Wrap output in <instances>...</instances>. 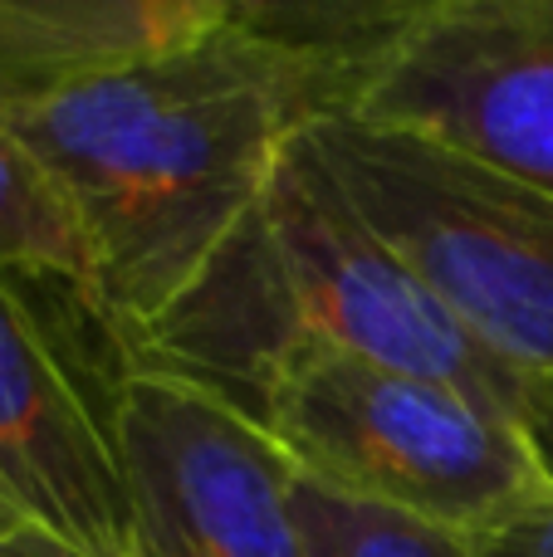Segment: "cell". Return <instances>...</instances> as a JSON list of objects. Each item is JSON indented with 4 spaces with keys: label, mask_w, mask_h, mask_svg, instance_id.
I'll return each mask as SVG.
<instances>
[{
    "label": "cell",
    "mask_w": 553,
    "mask_h": 557,
    "mask_svg": "<svg viewBox=\"0 0 553 557\" xmlns=\"http://www.w3.org/2000/svg\"><path fill=\"white\" fill-rule=\"evenodd\" d=\"M0 270L74 298V308L98 333L103 274H98L94 240L54 172L5 123H0Z\"/></svg>",
    "instance_id": "cell-9"
},
{
    "label": "cell",
    "mask_w": 553,
    "mask_h": 557,
    "mask_svg": "<svg viewBox=\"0 0 553 557\" xmlns=\"http://www.w3.org/2000/svg\"><path fill=\"white\" fill-rule=\"evenodd\" d=\"M329 103V59L241 25L182 54L0 94V123L54 172L94 240L113 362L221 260Z\"/></svg>",
    "instance_id": "cell-1"
},
{
    "label": "cell",
    "mask_w": 553,
    "mask_h": 557,
    "mask_svg": "<svg viewBox=\"0 0 553 557\" xmlns=\"http://www.w3.org/2000/svg\"><path fill=\"white\" fill-rule=\"evenodd\" d=\"M431 5H441V0H284L280 10L241 29L274 39V45L304 49V54H319L329 64H343V59H358L362 49L397 35L402 25L427 15Z\"/></svg>",
    "instance_id": "cell-11"
},
{
    "label": "cell",
    "mask_w": 553,
    "mask_h": 557,
    "mask_svg": "<svg viewBox=\"0 0 553 557\" xmlns=\"http://www.w3.org/2000/svg\"><path fill=\"white\" fill-rule=\"evenodd\" d=\"M284 0H231V15H235V25H250V20H260V15H270V10H280Z\"/></svg>",
    "instance_id": "cell-15"
},
{
    "label": "cell",
    "mask_w": 553,
    "mask_h": 557,
    "mask_svg": "<svg viewBox=\"0 0 553 557\" xmlns=\"http://www.w3.org/2000/svg\"><path fill=\"white\" fill-rule=\"evenodd\" d=\"M231 25V0H0V94L182 54Z\"/></svg>",
    "instance_id": "cell-8"
},
{
    "label": "cell",
    "mask_w": 553,
    "mask_h": 557,
    "mask_svg": "<svg viewBox=\"0 0 553 557\" xmlns=\"http://www.w3.org/2000/svg\"><path fill=\"white\" fill-rule=\"evenodd\" d=\"M255 231L294 343H323L392 372L456 386L525 425L539 386L470 337L427 278L343 201L304 133L265 186Z\"/></svg>",
    "instance_id": "cell-4"
},
{
    "label": "cell",
    "mask_w": 553,
    "mask_h": 557,
    "mask_svg": "<svg viewBox=\"0 0 553 557\" xmlns=\"http://www.w3.org/2000/svg\"><path fill=\"white\" fill-rule=\"evenodd\" d=\"M35 288L0 270V519L84 557H143L108 386L49 323Z\"/></svg>",
    "instance_id": "cell-7"
},
{
    "label": "cell",
    "mask_w": 553,
    "mask_h": 557,
    "mask_svg": "<svg viewBox=\"0 0 553 557\" xmlns=\"http://www.w3.org/2000/svg\"><path fill=\"white\" fill-rule=\"evenodd\" d=\"M294 513L309 539V557H470V539L427 519L353 499L294 470Z\"/></svg>",
    "instance_id": "cell-10"
},
{
    "label": "cell",
    "mask_w": 553,
    "mask_h": 557,
    "mask_svg": "<svg viewBox=\"0 0 553 557\" xmlns=\"http://www.w3.org/2000/svg\"><path fill=\"white\" fill-rule=\"evenodd\" d=\"M470 557H553V499L470 539Z\"/></svg>",
    "instance_id": "cell-12"
},
{
    "label": "cell",
    "mask_w": 553,
    "mask_h": 557,
    "mask_svg": "<svg viewBox=\"0 0 553 557\" xmlns=\"http://www.w3.org/2000/svg\"><path fill=\"white\" fill-rule=\"evenodd\" d=\"M255 421L299 474L460 539L553 499L519 421L323 343H299L274 367Z\"/></svg>",
    "instance_id": "cell-2"
},
{
    "label": "cell",
    "mask_w": 553,
    "mask_h": 557,
    "mask_svg": "<svg viewBox=\"0 0 553 557\" xmlns=\"http://www.w3.org/2000/svg\"><path fill=\"white\" fill-rule=\"evenodd\" d=\"M143 557H309L294 460L206 386L147 367L108 376Z\"/></svg>",
    "instance_id": "cell-6"
},
{
    "label": "cell",
    "mask_w": 553,
    "mask_h": 557,
    "mask_svg": "<svg viewBox=\"0 0 553 557\" xmlns=\"http://www.w3.org/2000/svg\"><path fill=\"white\" fill-rule=\"evenodd\" d=\"M0 557H84V553L59 543V539H49V533H39V529L0 519Z\"/></svg>",
    "instance_id": "cell-13"
},
{
    "label": "cell",
    "mask_w": 553,
    "mask_h": 557,
    "mask_svg": "<svg viewBox=\"0 0 553 557\" xmlns=\"http://www.w3.org/2000/svg\"><path fill=\"white\" fill-rule=\"evenodd\" d=\"M329 113L427 137L553 196V0H441L333 64Z\"/></svg>",
    "instance_id": "cell-5"
},
{
    "label": "cell",
    "mask_w": 553,
    "mask_h": 557,
    "mask_svg": "<svg viewBox=\"0 0 553 557\" xmlns=\"http://www.w3.org/2000/svg\"><path fill=\"white\" fill-rule=\"evenodd\" d=\"M304 143L339 196L470 337L553 386V196L441 143L319 113Z\"/></svg>",
    "instance_id": "cell-3"
},
{
    "label": "cell",
    "mask_w": 553,
    "mask_h": 557,
    "mask_svg": "<svg viewBox=\"0 0 553 557\" xmlns=\"http://www.w3.org/2000/svg\"><path fill=\"white\" fill-rule=\"evenodd\" d=\"M525 431H529V445H534L539 465H544V474L553 480V386H539L534 406H529V416H525Z\"/></svg>",
    "instance_id": "cell-14"
}]
</instances>
